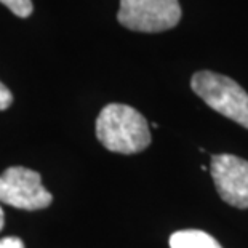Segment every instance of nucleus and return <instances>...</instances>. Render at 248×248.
Segmentation results:
<instances>
[{"mask_svg": "<svg viewBox=\"0 0 248 248\" xmlns=\"http://www.w3.org/2000/svg\"><path fill=\"white\" fill-rule=\"evenodd\" d=\"M96 138L110 152L138 154L151 144V130L146 117L135 108L112 103L98 115Z\"/></svg>", "mask_w": 248, "mask_h": 248, "instance_id": "f257e3e1", "label": "nucleus"}, {"mask_svg": "<svg viewBox=\"0 0 248 248\" xmlns=\"http://www.w3.org/2000/svg\"><path fill=\"white\" fill-rule=\"evenodd\" d=\"M192 92L221 115L248 128V93L232 78L212 71L195 72Z\"/></svg>", "mask_w": 248, "mask_h": 248, "instance_id": "f03ea898", "label": "nucleus"}, {"mask_svg": "<svg viewBox=\"0 0 248 248\" xmlns=\"http://www.w3.org/2000/svg\"><path fill=\"white\" fill-rule=\"evenodd\" d=\"M119 23L136 32H163L179 23V0H120Z\"/></svg>", "mask_w": 248, "mask_h": 248, "instance_id": "7ed1b4c3", "label": "nucleus"}, {"mask_svg": "<svg viewBox=\"0 0 248 248\" xmlns=\"http://www.w3.org/2000/svg\"><path fill=\"white\" fill-rule=\"evenodd\" d=\"M51 195L37 171L24 167H10L0 175V203L35 212L50 207Z\"/></svg>", "mask_w": 248, "mask_h": 248, "instance_id": "20e7f679", "label": "nucleus"}, {"mask_svg": "<svg viewBox=\"0 0 248 248\" xmlns=\"http://www.w3.org/2000/svg\"><path fill=\"white\" fill-rule=\"evenodd\" d=\"M210 173L226 203L240 210L248 208V160L231 154L212 155Z\"/></svg>", "mask_w": 248, "mask_h": 248, "instance_id": "39448f33", "label": "nucleus"}, {"mask_svg": "<svg viewBox=\"0 0 248 248\" xmlns=\"http://www.w3.org/2000/svg\"><path fill=\"white\" fill-rule=\"evenodd\" d=\"M170 248H223L213 235L199 229L178 231L170 235Z\"/></svg>", "mask_w": 248, "mask_h": 248, "instance_id": "423d86ee", "label": "nucleus"}, {"mask_svg": "<svg viewBox=\"0 0 248 248\" xmlns=\"http://www.w3.org/2000/svg\"><path fill=\"white\" fill-rule=\"evenodd\" d=\"M10 12L15 13L19 18H28L32 15V0H0Z\"/></svg>", "mask_w": 248, "mask_h": 248, "instance_id": "0eeeda50", "label": "nucleus"}, {"mask_svg": "<svg viewBox=\"0 0 248 248\" xmlns=\"http://www.w3.org/2000/svg\"><path fill=\"white\" fill-rule=\"evenodd\" d=\"M13 103V94L12 92L0 82V110H7Z\"/></svg>", "mask_w": 248, "mask_h": 248, "instance_id": "6e6552de", "label": "nucleus"}, {"mask_svg": "<svg viewBox=\"0 0 248 248\" xmlns=\"http://www.w3.org/2000/svg\"><path fill=\"white\" fill-rule=\"evenodd\" d=\"M0 248H24V242L18 237H5L0 239Z\"/></svg>", "mask_w": 248, "mask_h": 248, "instance_id": "1a4fd4ad", "label": "nucleus"}, {"mask_svg": "<svg viewBox=\"0 0 248 248\" xmlns=\"http://www.w3.org/2000/svg\"><path fill=\"white\" fill-rule=\"evenodd\" d=\"M3 228H5V213H3L2 207H0V231H2Z\"/></svg>", "mask_w": 248, "mask_h": 248, "instance_id": "9d476101", "label": "nucleus"}]
</instances>
